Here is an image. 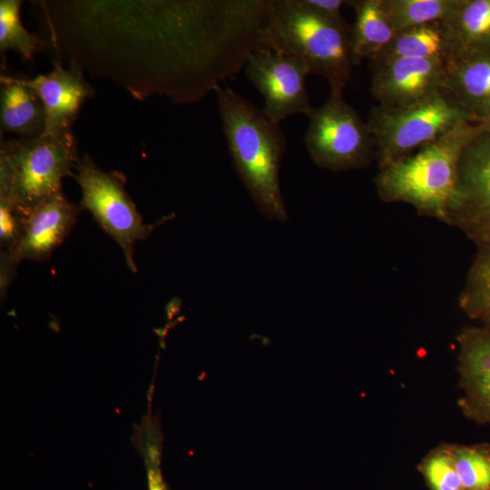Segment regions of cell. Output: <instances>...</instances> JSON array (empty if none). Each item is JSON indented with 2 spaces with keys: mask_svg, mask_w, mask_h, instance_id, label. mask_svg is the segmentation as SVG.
Instances as JSON below:
<instances>
[{
  "mask_svg": "<svg viewBox=\"0 0 490 490\" xmlns=\"http://www.w3.org/2000/svg\"><path fill=\"white\" fill-rule=\"evenodd\" d=\"M350 5L356 12L351 26L350 46L353 65L379 54L397 34L385 0H356Z\"/></svg>",
  "mask_w": 490,
  "mask_h": 490,
  "instance_id": "2e32d148",
  "label": "cell"
},
{
  "mask_svg": "<svg viewBox=\"0 0 490 490\" xmlns=\"http://www.w3.org/2000/svg\"><path fill=\"white\" fill-rule=\"evenodd\" d=\"M463 490H490V446H449Z\"/></svg>",
  "mask_w": 490,
  "mask_h": 490,
  "instance_id": "44dd1931",
  "label": "cell"
},
{
  "mask_svg": "<svg viewBox=\"0 0 490 490\" xmlns=\"http://www.w3.org/2000/svg\"><path fill=\"white\" fill-rule=\"evenodd\" d=\"M371 93L385 106H410L443 91L445 63L438 59L395 57L369 61Z\"/></svg>",
  "mask_w": 490,
  "mask_h": 490,
  "instance_id": "8fae6325",
  "label": "cell"
},
{
  "mask_svg": "<svg viewBox=\"0 0 490 490\" xmlns=\"http://www.w3.org/2000/svg\"><path fill=\"white\" fill-rule=\"evenodd\" d=\"M162 436L157 421L148 413L139 430V443L147 473L148 490H167L161 471Z\"/></svg>",
  "mask_w": 490,
  "mask_h": 490,
  "instance_id": "603a6c76",
  "label": "cell"
},
{
  "mask_svg": "<svg viewBox=\"0 0 490 490\" xmlns=\"http://www.w3.org/2000/svg\"><path fill=\"white\" fill-rule=\"evenodd\" d=\"M445 21L452 35L455 55L490 53V0H459Z\"/></svg>",
  "mask_w": 490,
  "mask_h": 490,
  "instance_id": "ac0fdd59",
  "label": "cell"
},
{
  "mask_svg": "<svg viewBox=\"0 0 490 490\" xmlns=\"http://www.w3.org/2000/svg\"><path fill=\"white\" fill-rule=\"evenodd\" d=\"M250 83L262 94L264 113L276 122L313 107L306 88L307 67L299 60L270 49L252 53L245 65Z\"/></svg>",
  "mask_w": 490,
  "mask_h": 490,
  "instance_id": "30bf717a",
  "label": "cell"
},
{
  "mask_svg": "<svg viewBox=\"0 0 490 490\" xmlns=\"http://www.w3.org/2000/svg\"><path fill=\"white\" fill-rule=\"evenodd\" d=\"M46 74H38L25 82L40 96L45 111V127L42 135H56L72 130L85 102L95 94L83 70L70 63L68 68L60 62L53 63Z\"/></svg>",
  "mask_w": 490,
  "mask_h": 490,
  "instance_id": "7c38bea8",
  "label": "cell"
},
{
  "mask_svg": "<svg viewBox=\"0 0 490 490\" xmlns=\"http://www.w3.org/2000/svg\"><path fill=\"white\" fill-rule=\"evenodd\" d=\"M330 90L327 102L308 115L307 151L316 165L331 172L363 169L375 159L373 136L343 90Z\"/></svg>",
  "mask_w": 490,
  "mask_h": 490,
  "instance_id": "52a82bcc",
  "label": "cell"
},
{
  "mask_svg": "<svg viewBox=\"0 0 490 490\" xmlns=\"http://www.w3.org/2000/svg\"><path fill=\"white\" fill-rule=\"evenodd\" d=\"M472 117L446 93L410 106L377 105L368 126L379 169L435 142Z\"/></svg>",
  "mask_w": 490,
  "mask_h": 490,
  "instance_id": "5b68a950",
  "label": "cell"
},
{
  "mask_svg": "<svg viewBox=\"0 0 490 490\" xmlns=\"http://www.w3.org/2000/svg\"><path fill=\"white\" fill-rule=\"evenodd\" d=\"M214 92L237 174L263 215L286 220L279 169L287 139L279 123L228 86L219 85Z\"/></svg>",
  "mask_w": 490,
  "mask_h": 490,
  "instance_id": "6da1fadb",
  "label": "cell"
},
{
  "mask_svg": "<svg viewBox=\"0 0 490 490\" xmlns=\"http://www.w3.org/2000/svg\"><path fill=\"white\" fill-rule=\"evenodd\" d=\"M482 129L466 122L435 142L379 169L374 181L386 202H404L419 214L449 223L466 146Z\"/></svg>",
  "mask_w": 490,
  "mask_h": 490,
  "instance_id": "7a4b0ae2",
  "label": "cell"
},
{
  "mask_svg": "<svg viewBox=\"0 0 490 490\" xmlns=\"http://www.w3.org/2000/svg\"><path fill=\"white\" fill-rule=\"evenodd\" d=\"M443 91L479 122L490 112V53H466L445 64Z\"/></svg>",
  "mask_w": 490,
  "mask_h": 490,
  "instance_id": "5bb4252c",
  "label": "cell"
},
{
  "mask_svg": "<svg viewBox=\"0 0 490 490\" xmlns=\"http://www.w3.org/2000/svg\"><path fill=\"white\" fill-rule=\"evenodd\" d=\"M478 247L476 258L461 296L490 294V240L479 244Z\"/></svg>",
  "mask_w": 490,
  "mask_h": 490,
  "instance_id": "cb8c5ba5",
  "label": "cell"
},
{
  "mask_svg": "<svg viewBox=\"0 0 490 490\" xmlns=\"http://www.w3.org/2000/svg\"><path fill=\"white\" fill-rule=\"evenodd\" d=\"M302 2L313 11L330 17L342 18L340 10L342 5H350L351 1L344 0H302Z\"/></svg>",
  "mask_w": 490,
  "mask_h": 490,
  "instance_id": "484cf974",
  "label": "cell"
},
{
  "mask_svg": "<svg viewBox=\"0 0 490 490\" xmlns=\"http://www.w3.org/2000/svg\"><path fill=\"white\" fill-rule=\"evenodd\" d=\"M1 132L21 138L37 137L44 133L45 111L38 93L26 83L25 78L1 75Z\"/></svg>",
  "mask_w": 490,
  "mask_h": 490,
  "instance_id": "9a60e30c",
  "label": "cell"
},
{
  "mask_svg": "<svg viewBox=\"0 0 490 490\" xmlns=\"http://www.w3.org/2000/svg\"><path fill=\"white\" fill-rule=\"evenodd\" d=\"M478 123H480L485 130L490 132V112L481 119Z\"/></svg>",
  "mask_w": 490,
  "mask_h": 490,
  "instance_id": "4316f807",
  "label": "cell"
},
{
  "mask_svg": "<svg viewBox=\"0 0 490 490\" xmlns=\"http://www.w3.org/2000/svg\"><path fill=\"white\" fill-rule=\"evenodd\" d=\"M73 178L82 191L80 209L93 214L102 229L120 246L128 268L136 272V242L146 240L170 217L156 223H144L126 190L125 176L121 172L102 170L87 153L80 158Z\"/></svg>",
  "mask_w": 490,
  "mask_h": 490,
  "instance_id": "8992f818",
  "label": "cell"
},
{
  "mask_svg": "<svg viewBox=\"0 0 490 490\" xmlns=\"http://www.w3.org/2000/svg\"><path fill=\"white\" fill-rule=\"evenodd\" d=\"M459 0H385L397 33L407 28L445 21Z\"/></svg>",
  "mask_w": 490,
  "mask_h": 490,
  "instance_id": "ffe728a7",
  "label": "cell"
},
{
  "mask_svg": "<svg viewBox=\"0 0 490 490\" xmlns=\"http://www.w3.org/2000/svg\"><path fill=\"white\" fill-rule=\"evenodd\" d=\"M350 32L343 17L322 15L302 0H273L265 47L299 60L309 74L327 78L330 89L343 90L353 67Z\"/></svg>",
  "mask_w": 490,
  "mask_h": 490,
  "instance_id": "3957f363",
  "label": "cell"
},
{
  "mask_svg": "<svg viewBox=\"0 0 490 490\" xmlns=\"http://www.w3.org/2000/svg\"><path fill=\"white\" fill-rule=\"evenodd\" d=\"M418 470L430 490H463L449 445L430 451L419 463Z\"/></svg>",
  "mask_w": 490,
  "mask_h": 490,
  "instance_id": "7402d4cb",
  "label": "cell"
},
{
  "mask_svg": "<svg viewBox=\"0 0 490 490\" xmlns=\"http://www.w3.org/2000/svg\"><path fill=\"white\" fill-rule=\"evenodd\" d=\"M449 223L477 245L490 240V132L483 126L461 154Z\"/></svg>",
  "mask_w": 490,
  "mask_h": 490,
  "instance_id": "9c48e42d",
  "label": "cell"
},
{
  "mask_svg": "<svg viewBox=\"0 0 490 490\" xmlns=\"http://www.w3.org/2000/svg\"><path fill=\"white\" fill-rule=\"evenodd\" d=\"M455 55V45L446 21H437L407 28L372 59L395 57L438 59L446 64Z\"/></svg>",
  "mask_w": 490,
  "mask_h": 490,
  "instance_id": "e0dca14e",
  "label": "cell"
},
{
  "mask_svg": "<svg viewBox=\"0 0 490 490\" xmlns=\"http://www.w3.org/2000/svg\"><path fill=\"white\" fill-rule=\"evenodd\" d=\"M458 343L460 406L473 420L490 424V327L465 329Z\"/></svg>",
  "mask_w": 490,
  "mask_h": 490,
  "instance_id": "4fadbf2b",
  "label": "cell"
},
{
  "mask_svg": "<svg viewBox=\"0 0 490 490\" xmlns=\"http://www.w3.org/2000/svg\"><path fill=\"white\" fill-rule=\"evenodd\" d=\"M80 207L63 191L41 202L29 215L17 240L0 253V291L6 295L17 266L24 260L45 261L64 241L76 222Z\"/></svg>",
  "mask_w": 490,
  "mask_h": 490,
  "instance_id": "ba28073f",
  "label": "cell"
},
{
  "mask_svg": "<svg viewBox=\"0 0 490 490\" xmlns=\"http://www.w3.org/2000/svg\"><path fill=\"white\" fill-rule=\"evenodd\" d=\"M80 158L72 130L1 140L0 204L27 220L41 202L63 191V179L74 176Z\"/></svg>",
  "mask_w": 490,
  "mask_h": 490,
  "instance_id": "277c9868",
  "label": "cell"
},
{
  "mask_svg": "<svg viewBox=\"0 0 490 490\" xmlns=\"http://www.w3.org/2000/svg\"><path fill=\"white\" fill-rule=\"evenodd\" d=\"M21 5L20 0L0 1V51H14L23 61L30 62L44 42L23 26Z\"/></svg>",
  "mask_w": 490,
  "mask_h": 490,
  "instance_id": "d6986e66",
  "label": "cell"
},
{
  "mask_svg": "<svg viewBox=\"0 0 490 490\" xmlns=\"http://www.w3.org/2000/svg\"><path fill=\"white\" fill-rule=\"evenodd\" d=\"M462 309L473 318L481 320L490 327V294L479 296H461Z\"/></svg>",
  "mask_w": 490,
  "mask_h": 490,
  "instance_id": "d4e9b609",
  "label": "cell"
}]
</instances>
